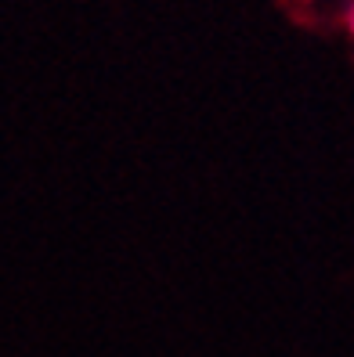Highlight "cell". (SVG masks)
Segmentation results:
<instances>
[{
    "mask_svg": "<svg viewBox=\"0 0 354 357\" xmlns=\"http://www.w3.org/2000/svg\"><path fill=\"white\" fill-rule=\"evenodd\" d=\"M347 33H351V36H354V8H351V11H347Z\"/></svg>",
    "mask_w": 354,
    "mask_h": 357,
    "instance_id": "1",
    "label": "cell"
}]
</instances>
